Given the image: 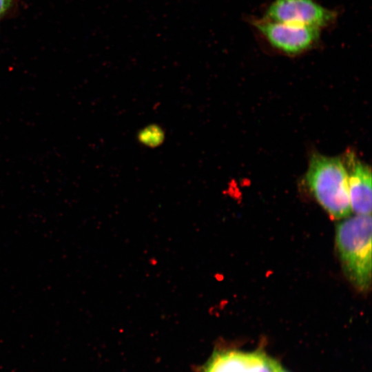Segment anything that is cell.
I'll list each match as a JSON object with an SVG mask.
<instances>
[{
	"label": "cell",
	"mask_w": 372,
	"mask_h": 372,
	"mask_svg": "<svg viewBox=\"0 0 372 372\" xmlns=\"http://www.w3.org/2000/svg\"><path fill=\"white\" fill-rule=\"evenodd\" d=\"M371 215L348 216L335 229V245L344 275L359 291L371 285Z\"/></svg>",
	"instance_id": "obj_1"
},
{
	"label": "cell",
	"mask_w": 372,
	"mask_h": 372,
	"mask_svg": "<svg viewBox=\"0 0 372 372\" xmlns=\"http://www.w3.org/2000/svg\"><path fill=\"white\" fill-rule=\"evenodd\" d=\"M305 180L318 203L331 216L335 219L349 216L352 211L348 191V176L341 158L313 154Z\"/></svg>",
	"instance_id": "obj_2"
},
{
	"label": "cell",
	"mask_w": 372,
	"mask_h": 372,
	"mask_svg": "<svg viewBox=\"0 0 372 372\" xmlns=\"http://www.w3.org/2000/svg\"><path fill=\"white\" fill-rule=\"evenodd\" d=\"M256 28L275 49L289 55L311 48L320 38V29L267 20L254 21Z\"/></svg>",
	"instance_id": "obj_3"
},
{
	"label": "cell",
	"mask_w": 372,
	"mask_h": 372,
	"mask_svg": "<svg viewBox=\"0 0 372 372\" xmlns=\"http://www.w3.org/2000/svg\"><path fill=\"white\" fill-rule=\"evenodd\" d=\"M335 17L314 0H274L265 14L267 20L319 29L331 23Z\"/></svg>",
	"instance_id": "obj_4"
},
{
	"label": "cell",
	"mask_w": 372,
	"mask_h": 372,
	"mask_svg": "<svg viewBox=\"0 0 372 372\" xmlns=\"http://www.w3.org/2000/svg\"><path fill=\"white\" fill-rule=\"evenodd\" d=\"M346 162L351 211L356 215H371V169L352 152L346 155Z\"/></svg>",
	"instance_id": "obj_5"
},
{
	"label": "cell",
	"mask_w": 372,
	"mask_h": 372,
	"mask_svg": "<svg viewBox=\"0 0 372 372\" xmlns=\"http://www.w3.org/2000/svg\"><path fill=\"white\" fill-rule=\"evenodd\" d=\"M255 352L226 350L215 353L203 372H252Z\"/></svg>",
	"instance_id": "obj_6"
},
{
	"label": "cell",
	"mask_w": 372,
	"mask_h": 372,
	"mask_svg": "<svg viewBox=\"0 0 372 372\" xmlns=\"http://www.w3.org/2000/svg\"><path fill=\"white\" fill-rule=\"evenodd\" d=\"M140 141L145 145L156 146L162 143L164 134L158 127H147L143 130L138 136Z\"/></svg>",
	"instance_id": "obj_7"
},
{
	"label": "cell",
	"mask_w": 372,
	"mask_h": 372,
	"mask_svg": "<svg viewBox=\"0 0 372 372\" xmlns=\"http://www.w3.org/2000/svg\"><path fill=\"white\" fill-rule=\"evenodd\" d=\"M14 0H0V19L10 9Z\"/></svg>",
	"instance_id": "obj_8"
},
{
	"label": "cell",
	"mask_w": 372,
	"mask_h": 372,
	"mask_svg": "<svg viewBox=\"0 0 372 372\" xmlns=\"http://www.w3.org/2000/svg\"><path fill=\"white\" fill-rule=\"evenodd\" d=\"M277 372H288L286 370H285L280 365L278 369Z\"/></svg>",
	"instance_id": "obj_9"
}]
</instances>
